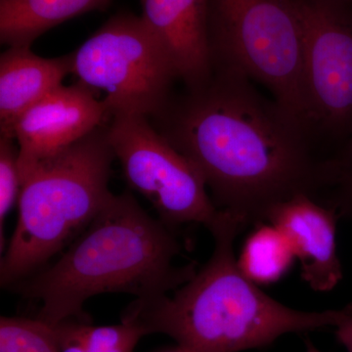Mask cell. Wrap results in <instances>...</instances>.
Wrapping results in <instances>:
<instances>
[{"mask_svg":"<svg viewBox=\"0 0 352 352\" xmlns=\"http://www.w3.org/2000/svg\"><path fill=\"white\" fill-rule=\"evenodd\" d=\"M150 120L199 170L217 210L245 226L265 222L282 201L317 199L330 186L332 157H315L302 124L236 69L217 67Z\"/></svg>","mask_w":352,"mask_h":352,"instance_id":"1","label":"cell"},{"mask_svg":"<svg viewBox=\"0 0 352 352\" xmlns=\"http://www.w3.org/2000/svg\"><path fill=\"white\" fill-rule=\"evenodd\" d=\"M245 227L235 215L220 210L210 229L214 249L208 263L173 296L136 298L122 321L144 336H170L187 352H240L268 346L286 333L335 328L346 308L294 309L245 276L234 252Z\"/></svg>","mask_w":352,"mask_h":352,"instance_id":"2","label":"cell"},{"mask_svg":"<svg viewBox=\"0 0 352 352\" xmlns=\"http://www.w3.org/2000/svg\"><path fill=\"white\" fill-rule=\"evenodd\" d=\"M182 248L171 227L154 219L129 192L113 195L52 265L13 286L41 303L36 318L51 326L85 321L88 298L126 293L168 295L195 275V264L176 265Z\"/></svg>","mask_w":352,"mask_h":352,"instance_id":"3","label":"cell"},{"mask_svg":"<svg viewBox=\"0 0 352 352\" xmlns=\"http://www.w3.org/2000/svg\"><path fill=\"white\" fill-rule=\"evenodd\" d=\"M107 124L21 177L17 226L0 263L2 288L45 267L112 198L109 182L116 156Z\"/></svg>","mask_w":352,"mask_h":352,"instance_id":"4","label":"cell"},{"mask_svg":"<svg viewBox=\"0 0 352 352\" xmlns=\"http://www.w3.org/2000/svg\"><path fill=\"white\" fill-rule=\"evenodd\" d=\"M214 69L239 71L307 131L302 25L294 0H208Z\"/></svg>","mask_w":352,"mask_h":352,"instance_id":"5","label":"cell"},{"mask_svg":"<svg viewBox=\"0 0 352 352\" xmlns=\"http://www.w3.org/2000/svg\"><path fill=\"white\" fill-rule=\"evenodd\" d=\"M78 82L102 90L109 119L119 115L152 120L168 104L176 78L166 51L141 16L120 12L71 53Z\"/></svg>","mask_w":352,"mask_h":352,"instance_id":"6","label":"cell"},{"mask_svg":"<svg viewBox=\"0 0 352 352\" xmlns=\"http://www.w3.org/2000/svg\"><path fill=\"white\" fill-rule=\"evenodd\" d=\"M109 140L127 184L149 201L166 226L212 228L220 210L194 164L143 116L119 115L107 124Z\"/></svg>","mask_w":352,"mask_h":352,"instance_id":"7","label":"cell"},{"mask_svg":"<svg viewBox=\"0 0 352 352\" xmlns=\"http://www.w3.org/2000/svg\"><path fill=\"white\" fill-rule=\"evenodd\" d=\"M303 41L308 133L352 138V6L337 0H294ZM310 134V133H309Z\"/></svg>","mask_w":352,"mask_h":352,"instance_id":"8","label":"cell"},{"mask_svg":"<svg viewBox=\"0 0 352 352\" xmlns=\"http://www.w3.org/2000/svg\"><path fill=\"white\" fill-rule=\"evenodd\" d=\"M109 120L105 104L91 88L80 82L55 88L23 113L14 127L21 177Z\"/></svg>","mask_w":352,"mask_h":352,"instance_id":"9","label":"cell"},{"mask_svg":"<svg viewBox=\"0 0 352 352\" xmlns=\"http://www.w3.org/2000/svg\"><path fill=\"white\" fill-rule=\"evenodd\" d=\"M339 217L314 197L300 194L273 208L266 219L286 236L300 261L302 279L314 291H331L342 280L337 251Z\"/></svg>","mask_w":352,"mask_h":352,"instance_id":"10","label":"cell"},{"mask_svg":"<svg viewBox=\"0 0 352 352\" xmlns=\"http://www.w3.org/2000/svg\"><path fill=\"white\" fill-rule=\"evenodd\" d=\"M142 19L186 88L200 87L214 73L208 0H140Z\"/></svg>","mask_w":352,"mask_h":352,"instance_id":"11","label":"cell"},{"mask_svg":"<svg viewBox=\"0 0 352 352\" xmlns=\"http://www.w3.org/2000/svg\"><path fill=\"white\" fill-rule=\"evenodd\" d=\"M69 74L71 54L43 58L27 46L7 48L0 56V136L14 138L21 116L60 87Z\"/></svg>","mask_w":352,"mask_h":352,"instance_id":"12","label":"cell"},{"mask_svg":"<svg viewBox=\"0 0 352 352\" xmlns=\"http://www.w3.org/2000/svg\"><path fill=\"white\" fill-rule=\"evenodd\" d=\"M112 0H0V41L31 47L44 32L76 16L104 10Z\"/></svg>","mask_w":352,"mask_h":352,"instance_id":"13","label":"cell"},{"mask_svg":"<svg viewBox=\"0 0 352 352\" xmlns=\"http://www.w3.org/2000/svg\"><path fill=\"white\" fill-rule=\"evenodd\" d=\"M245 240L238 264L243 273L258 285L279 281L296 259L288 239L270 222H261Z\"/></svg>","mask_w":352,"mask_h":352,"instance_id":"14","label":"cell"},{"mask_svg":"<svg viewBox=\"0 0 352 352\" xmlns=\"http://www.w3.org/2000/svg\"><path fill=\"white\" fill-rule=\"evenodd\" d=\"M52 327L60 352H132L144 337L124 321L119 325L92 326L87 321L67 319Z\"/></svg>","mask_w":352,"mask_h":352,"instance_id":"15","label":"cell"},{"mask_svg":"<svg viewBox=\"0 0 352 352\" xmlns=\"http://www.w3.org/2000/svg\"><path fill=\"white\" fill-rule=\"evenodd\" d=\"M0 352H60L54 328L39 319L0 318Z\"/></svg>","mask_w":352,"mask_h":352,"instance_id":"16","label":"cell"},{"mask_svg":"<svg viewBox=\"0 0 352 352\" xmlns=\"http://www.w3.org/2000/svg\"><path fill=\"white\" fill-rule=\"evenodd\" d=\"M15 139L0 136V250L3 252L4 224L7 215L18 204L22 187L19 147Z\"/></svg>","mask_w":352,"mask_h":352,"instance_id":"17","label":"cell"},{"mask_svg":"<svg viewBox=\"0 0 352 352\" xmlns=\"http://www.w3.org/2000/svg\"><path fill=\"white\" fill-rule=\"evenodd\" d=\"M329 189L333 192L327 206L338 214L352 219V138L344 152L333 157V177Z\"/></svg>","mask_w":352,"mask_h":352,"instance_id":"18","label":"cell"},{"mask_svg":"<svg viewBox=\"0 0 352 352\" xmlns=\"http://www.w3.org/2000/svg\"><path fill=\"white\" fill-rule=\"evenodd\" d=\"M335 333L340 344L347 352H352V307H346V312L335 326Z\"/></svg>","mask_w":352,"mask_h":352,"instance_id":"19","label":"cell"},{"mask_svg":"<svg viewBox=\"0 0 352 352\" xmlns=\"http://www.w3.org/2000/svg\"><path fill=\"white\" fill-rule=\"evenodd\" d=\"M307 352H321L310 340L307 342Z\"/></svg>","mask_w":352,"mask_h":352,"instance_id":"20","label":"cell"},{"mask_svg":"<svg viewBox=\"0 0 352 352\" xmlns=\"http://www.w3.org/2000/svg\"><path fill=\"white\" fill-rule=\"evenodd\" d=\"M337 1L342 2V3H346L347 6H352V0H337Z\"/></svg>","mask_w":352,"mask_h":352,"instance_id":"21","label":"cell"},{"mask_svg":"<svg viewBox=\"0 0 352 352\" xmlns=\"http://www.w3.org/2000/svg\"><path fill=\"white\" fill-rule=\"evenodd\" d=\"M171 352H187L185 351L184 349H180V347H178V349H176L175 351H171Z\"/></svg>","mask_w":352,"mask_h":352,"instance_id":"22","label":"cell"},{"mask_svg":"<svg viewBox=\"0 0 352 352\" xmlns=\"http://www.w3.org/2000/svg\"><path fill=\"white\" fill-rule=\"evenodd\" d=\"M351 307H352V305H351Z\"/></svg>","mask_w":352,"mask_h":352,"instance_id":"23","label":"cell"}]
</instances>
